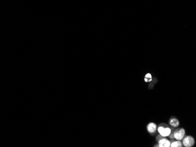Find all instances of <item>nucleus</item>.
I'll list each match as a JSON object with an SVG mask.
<instances>
[{
	"label": "nucleus",
	"instance_id": "f257e3e1",
	"mask_svg": "<svg viewBox=\"0 0 196 147\" xmlns=\"http://www.w3.org/2000/svg\"><path fill=\"white\" fill-rule=\"evenodd\" d=\"M195 143V141L193 137L191 136H187L186 137L183 141V144L184 147H191L194 145Z\"/></svg>",
	"mask_w": 196,
	"mask_h": 147
},
{
	"label": "nucleus",
	"instance_id": "f03ea898",
	"mask_svg": "<svg viewBox=\"0 0 196 147\" xmlns=\"http://www.w3.org/2000/svg\"><path fill=\"white\" fill-rule=\"evenodd\" d=\"M185 135V130L183 128L176 130L173 134V137H174L177 140H182L183 139Z\"/></svg>",
	"mask_w": 196,
	"mask_h": 147
},
{
	"label": "nucleus",
	"instance_id": "7ed1b4c3",
	"mask_svg": "<svg viewBox=\"0 0 196 147\" xmlns=\"http://www.w3.org/2000/svg\"><path fill=\"white\" fill-rule=\"evenodd\" d=\"M158 132L159 133L161 136L167 137L170 135L171 130L168 127L165 128L164 127L159 126L158 128Z\"/></svg>",
	"mask_w": 196,
	"mask_h": 147
},
{
	"label": "nucleus",
	"instance_id": "20e7f679",
	"mask_svg": "<svg viewBox=\"0 0 196 147\" xmlns=\"http://www.w3.org/2000/svg\"><path fill=\"white\" fill-rule=\"evenodd\" d=\"M158 146L160 147H170V142L166 138H162L159 141Z\"/></svg>",
	"mask_w": 196,
	"mask_h": 147
},
{
	"label": "nucleus",
	"instance_id": "39448f33",
	"mask_svg": "<svg viewBox=\"0 0 196 147\" xmlns=\"http://www.w3.org/2000/svg\"><path fill=\"white\" fill-rule=\"evenodd\" d=\"M147 130L150 133H153L156 131V128H157V126L156 124L153 123H150L148 124L147 126Z\"/></svg>",
	"mask_w": 196,
	"mask_h": 147
},
{
	"label": "nucleus",
	"instance_id": "423d86ee",
	"mask_svg": "<svg viewBox=\"0 0 196 147\" xmlns=\"http://www.w3.org/2000/svg\"><path fill=\"white\" fill-rule=\"evenodd\" d=\"M170 124L172 126L176 127L179 126V121H178V119H172L170 120Z\"/></svg>",
	"mask_w": 196,
	"mask_h": 147
},
{
	"label": "nucleus",
	"instance_id": "0eeeda50",
	"mask_svg": "<svg viewBox=\"0 0 196 147\" xmlns=\"http://www.w3.org/2000/svg\"><path fill=\"white\" fill-rule=\"evenodd\" d=\"M182 146V142L179 140L174 141L172 144H170V147H181Z\"/></svg>",
	"mask_w": 196,
	"mask_h": 147
},
{
	"label": "nucleus",
	"instance_id": "6e6552de",
	"mask_svg": "<svg viewBox=\"0 0 196 147\" xmlns=\"http://www.w3.org/2000/svg\"><path fill=\"white\" fill-rule=\"evenodd\" d=\"M152 80V75L150 73L147 74L145 76V81L146 82H150Z\"/></svg>",
	"mask_w": 196,
	"mask_h": 147
}]
</instances>
